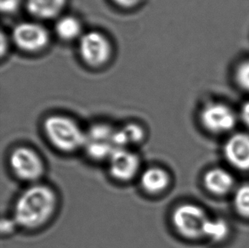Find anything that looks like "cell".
<instances>
[{
	"label": "cell",
	"instance_id": "1",
	"mask_svg": "<svg viewBox=\"0 0 249 248\" xmlns=\"http://www.w3.org/2000/svg\"><path fill=\"white\" fill-rule=\"evenodd\" d=\"M59 196L43 183L27 186L15 201L12 218L19 228L35 230L47 225L57 212Z\"/></svg>",
	"mask_w": 249,
	"mask_h": 248
},
{
	"label": "cell",
	"instance_id": "2",
	"mask_svg": "<svg viewBox=\"0 0 249 248\" xmlns=\"http://www.w3.org/2000/svg\"><path fill=\"white\" fill-rule=\"evenodd\" d=\"M43 129L50 144L57 151L70 154L84 150L86 130L73 118L51 115L44 120Z\"/></svg>",
	"mask_w": 249,
	"mask_h": 248
},
{
	"label": "cell",
	"instance_id": "3",
	"mask_svg": "<svg viewBox=\"0 0 249 248\" xmlns=\"http://www.w3.org/2000/svg\"><path fill=\"white\" fill-rule=\"evenodd\" d=\"M209 215L198 205L183 203L172 213V225L178 235L188 240L204 238Z\"/></svg>",
	"mask_w": 249,
	"mask_h": 248
},
{
	"label": "cell",
	"instance_id": "4",
	"mask_svg": "<svg viewBox=\"0 0 249 248\" xmlns=\"http://www.w3.org/2000/svg\"><path fill=\"white\" fill-rule=\"evenodd\" d=\"M9 164L14 175L29 185L38 183L45 173L44 159L28 146L15 148L10 153Z\"/></svg>",
	"mask_w": 249,
	"mask_h": 248
},
{
	"label": "cell",
	"instance_id": "5",
	"mask_svg": "<svg viewBox=\"0 0 249 248\" xmlns=\"http://www.w3.org/2000/svg\"><path fill=\"white\" fill-rule=\"evenodd\" d=\"M116 127L105 123H97L86 130L84 151L94 161L107 162L118 149L115 142Z\"/></svg>",
	"mask_w": 249,
	"mask_h": 248
},
{
	"label": "cell",
	"instance_id": "6",
	"mask_svg": "<svg viewBox=\"0 0 249 248\" xmlns=\"http://www.w3.org/2000/svg\"><path fill=\"white\" fill-rule=\"evenodd\" d=\"M238 114L230 106L220 101L206 104L200 112V121L206 130L212 134L228 133L235 127Z\"/></svg>",
	"mask_w": 249,
	"mask_h": 248
},
{
	"label": "cell",
	"instance_id": "7",
	"mask_svg": "<svg viewBox=\"0 0 249 248\" xmlns=\"http://www.w3.org/2000/svg\"><path fill=\"white\" fill-rule=\"evenodd\" d=\"M78 52L85 63L97 67L110 60L112 49L107 36L97 31H91L79 38Z\"/></svg>",
	"mask_w": 249,
	"mask_h": 248
},
{
	"label": "cell",
	"instance_id": "8",
	"mask_svg": "<svg viewBox=\"0 0 249 248\" xmlns=\"http://www.w3.org/2000/svg\"><path fill=\"white\" fill-rule=\"evenodd\" d=\"M11 38L20 51L34 53L47 46L50 34L41 24L34 21H23L14 27Z\"/></svg>",
	"mask_w": 249,
	"mask_h": 248
},
{
	"label": "cell",
	"instance_id": "9",
	"mask_svg": "<svg viewBox=\"0 0 249 248\" xmlns=\"http://www.w3.org/2000/svg\"><path fill=\"white\" fill-rule=\"evenodd\" d=\"M107 163L109 174L117 181H131L142 173L141 158L131 148L116 149Z\"/></svg>",
	"mask_w": 249,
	"mask_h": 248
},
{
	"label": "cell",
	"instance_id": "10",
	"mask_svg": "<svg viewBox=\"0 0 249 248\" xmlns=\"http://www.w3.org/2000/svg\"><path fill=\"white\" fill-rule=\"evenodd\" d=\"M224 156L233 168L249 170V134L237 133L230 136L224 144Z\"/></svg>",
	"mask_w": 249,
	"mask_h": 248
},
{
	"label": "cell",
	"instance_id": "11",
	"mask_svg": "<svg viewBox=\"0 0 249 248\" xmlns=\"http://www.w3.org/2000/svg\"><path fill=\"white\" fill-rule=\"evenodd\" d=\"M140 185L145 193L160 195L164 193L171 184V176L165 168L152 166L142 171L139 176Z\"/></svg>",
	"mask_w": 249,
	"mask_h": 248
},
{
	"label": "cell",
	"instance_id": "12",
	"mask_svg": "<svg viewBox=\"0 0 249 248\" xmlns=\"http://www.w3.org/2000/svg\"><path fill=\"white\" fill-rule=\"evenodd\" d=\"M203 185L211 194L224 195L230 193L235 185L233 175L226 169L213 168L206 173Z\"/></svg>",
	"mask_w": 249,
	"mask_h": 248
},
{
	"label": "cell",
	"instance_id": "13",
	"mask_svg": "<svg viewBox=\"0 0 249 248\" xmlns=\"http://www.w3.org/2000/svg\"><path fill=\"white\" fill-rule=\"evenodd\" d=\"M67 0H26L27 11L35 18L48 20L60 15Z\"/></svg>",
	"mask_w": 249,
	"mask_h": 248
},
{
	"label": "cell",
	"instance_id": "14",
	"mask_svg": "<svg viewBox=\"0 0 249 248\" xmlns=\"http://www.w3.org/2000/svg\"><path fill=\"white\" fill-rule=\"evenodd\" d=\"M145 138V129L138 124L131 123L116 128L115 142L118 148H131L141 144Z\"/></svg>",
	"mask_w": 249,
	"mask_h": 248
},
{
	"label": "cell",
	"instance_id": "15",
	"mask_svg": "<svg viewBox=\"0 0 249 248\" xmlns=\"http://www.w3.org/2000/svg\"><path fill=\"white\" fill-rule=\"evenodd\" d=\"M55 33L62 40L71 41L80 38L82 27L80 21L76 17L66 16L61 17L55 24Z\"/></svg>",
	"mask_w": 249,
	"mask_h": 248
},
{
	"label": "cell",
	"instance_id": "16",
	"mask_svg": "<svg viewBox=\"0 0 249 248\" xmlns=\"http://www.w3.org/2000/svg\"><path fill=\"white\" fill-rule=\"evenodd\" d=\"M230 233L228 223L222 218H209L206 226L204 238L211 242H220L226 240Z\"/></svg>",
	"mask_w": 249,
	"mask_h": 248
},
{
	"label": "cell",
	"instance_id": "17",
	"mask_svg": "<svg viewBox=\"0 0 249 248\" xmlns=\"http://www.w3.org/2000/svg\"><path fill=\"white\" fill-rule=\"evenodd\" d=\"M233 205L240 216L249 218V184L236 189L233 195Z\"/></svg>",
	"mask_w": 249,
	"mask_h": 248
},
{
	"label": "cell",
	"instance_id": "18",
	"mask_svg": "<svg viewBox=\"0 0 249 248\" xmlns=\"http://www.w3.org/2000/svg\"><path fill=\"white\" fill-rule=\"evenodd\" d=\"M236 85L244 92L249 93V58L241 61L234 71Z\"/></svg>",
	"mask_w": 249,
	"mask_h": 248
},
{
	"label": "cell",
	"instance_id": "19",
	"mask_svg": "<svg viewBox=\"0 0 249 248\" xmlns=\"http://www.w3.org/2000/svg\"><path fill=\"white\" fill-rule=\"evenodd\" d=\"M22 0H0V9L2 13L11 15L16 13L20 8Z\"/></svg>",
	"mask_w": 249,
	"mask_h": 248
},
{
	"label": "cell",
	"instance_id": "20",
	"mask_svg": "<svg viewBox=\"0 0 249 248\" xmlns=\"http://www.w3.org/2000/svg\"><path fill=\"white\" fill-rule=\"evenodd\" d=\"M238 118L245 126L249 127V101H247L242 105L238 112Z\"/></svg>",
	"mask_w": 249,
	"mask_h": 248
},
{
	"label": "cell",
	"instance_id": "21",
	"mask_svg": "<svg viewBox=\"0 0 249 248\" xmlns=\"http://www.w3.org/2000/svg\"><path fill=\"white\" fill-rule=\"evenodd\" d=\"M17 228H19V227H18V225H17V223L14 220L12 217L9 218V219H3L2 221V232H3V234L9 235Z\"/></svg>",
	"mask_w": 249,
	"mask_h": 248
},
{
	"label": "cell",
	"instance_id": "22",
	"mask_svg": "<svg viewBox=\"0 0 249 248\" xmlns=\"http://www.w3.org/2000/svg\"><path fill=\"white\" fill-rule=\"evenodd\" d=\"M117 5L122 8H132L138 4L141 0H112Z\"/></svg>",
	"mask_w": 249,
	"mask_h": 248
}]
</instances>
